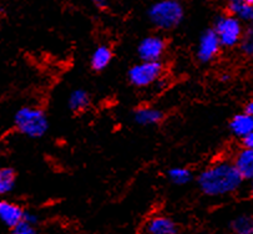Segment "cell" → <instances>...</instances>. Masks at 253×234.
<instances>
[{"label": "cell", "mask_w": 253, "mask_h": 234, "mask_svg": "<svg viewBox=\"0 0 253 234\" xmlns=\"http://www.w3.org/2000/svg\"><path fill=\"white\" fill-rule=\"evenodd\" d=\"M242 182L243 178L233 162L228 161H219L211 164L205 168L197 178L201 192L209 197L232 195L241 187Z\"/></svg>", "instance_id": "cell-1"}, {"label": "cell", "mask_w": 253, "mask_h": 234, "mask_svg": "<svg viewBox=\"0 0 253 234\" xmlns=\"http://www.w3.org/2000/svg\"><path fill=\"white\" fill-rule=\"evenodd\" d=\"M15 128L29 138H40L49 130V120L44 110L35 106H24L14 116Z\"/></svg>", "instance_id": "cell-2"}, {"label": "cell", "mask_w": 253, "mask_h": 234, "mask_svg": "<svg viewBox=\"0 0 253 234\" xmlns=\"http://www.w3.org/2000/svg\"><path fill=\"white\" fill-rule=\"evenodd\" d=\"M183 6L177 0H159L149 9L152 25L161 30H172L183 20Z\"/></svg>", "instance_id": "cell-3"}, {"label": "cell", "mask_w": 253, "mask_h": 234, "mask_svg": "<svg viewBox=\"0 0 253 234\" xmlns=\"http://www.w3.org/2000/svg\"><path fill=\"white\" fill-rule=\"evenodd\" d=\"M222 47H233L238 45L243 37V28L240 19L235 15H222L217 18L213 26Z\"/></svg>", "instance_id": "cell-4"}, {"label": "cell", "mask_w": 253, "mask_h": 234, "mask_svg": "<svg viewBox=\"0 0 253 234\" xmlns=\"http://www.w3.org/2000/svg\"><path fill=\"white\" fill-rule=\"evenodd\" d=\"M162 74H164V65L161 61L141 60V63L135 64L128 70L127 78L131 85L144 89L159 81Z\"/></svg>", "instance_id": "cell-5"}, {"label": "cell", "mask_w": 253, "mask_h": 234, "mask_svg": "<svg viewBox=\"0 0 253 234\" xmlns=\"http://www.w3.org/2000/svg\"><path fill=\"white\" fill-rule=\"evenodd\" d=\"M221 42L213 29H207L200 37L197 49H196V57L202 64H209L216 59L217 55L221 51Z\"/></svg>", "instance_id": "cell-6"}, {"label": "cell", "mask_w": 253, "mask_h": 234, "mask_svg": "<svg viewBox=\"0 0 253 234\" xmlns=\"http://www.w3.org/2000/svg\"><path fill=\"white\" fill-rule=\"evenodd\" d=\"M166 40L159 35L144 38L137 46V55L145 61H161L166 52Z\"/></svg>", "instance_id": "cell-7"}, {"label": "cell", "mask_w": 253, "mask_h": 234, "mask_svg": "<svg viewBox=\"0 0 253 234\" xmlns=\"http://www.w3.org/2000/svg\"><path fill=\"white\" fill-rule=\"evenodd\" d=\"M145 232L150 234H176L178 232L177 224L166 216H154L147 219Z\"/></svg>", "instance_id": "cell-8"}, {"label": "cell", "mask_w": 253, "mask_h": 234, "mask_svg": "<svg viewBox=\"0 0 253 234\" xmlns=\"http://www.w3.org/2000/svg\"><path fill=\"white\" fill-rule=\"evenodd\" d=\"M24 209L9 200H0V222L8 228H13L23 219Z\"/></svg>", "instance_id": "cell-9"}, {"label": "cell", "mask_w": 253, "mask_h": 234, "mask_svg": "<svg viewBox=\"0 0 253 234\" xmlns=\"http://www.w3.org/2000/svg\"><path fill=\"white\" fill-rule=\"evenodd\" d=\"M236 169L241 174V177L245 180H252L253 178V149H246L243 147L233 159Z\"/></svg>", "instance_id": "cell-10"}, {"label": "cell", "mask_w": 253, "mask_h": 234, "mask_svg": "<svg viewBox=\"0 0 253 234\" xmlns=\"http://www.w3.org/2000/svg\"><path fill=\"white\" fill-rule=\"evenodd\" d=\"M164 118V112L154 107H138L133 112V121L140 126L159 125Z\"/></svg>", "instance_id": "cell-11"}, {"label": "cell", "mask_w": 253, "mask_h": 234, "mask_svg": "<svg viewBox=\"0 0 253 234\" xmlns=\"http://www.w3.org/2000/svg\"><path fill=\"white\" fill-rule=\"evenodd\" d=\"M114 52L109 45H99L96 49L92 51L91 57H90V65L94 71H104L105 69L109 68L111 64Z\"/></svg>", "instance_id": "cell-12"}, {"label": "cell", "mask_w": 253, "mask_h": 234, "mask_svg": "<svg viewBox=\"0 0 253 234\" xmlns=\"http://www.w3.org/2000/svg\"><path fill=\"white\" fill-rule=\"evenodd\" d=\"M230 130L233 135L242 138L253 131V117L246 111L235 115L230 121Z\"/></svg>", "instance_id": "cell-13"}, {"label": "cell", "mask_w": 253, "mask_h": 234, "mask_svg": "<svg viewBox=\"0 0 253 234\" xmlns=\"http://www.w3.org/2000/svg\"><path fill=\"white\" fill-rule=\"evenodd\" d=\"M90 101H91V99H90V95L86 90L76 89L71 91L68 100V105L69 109L73 112H81L89 107Z\"/></svg>", "instance_id": "cell-14"}, {"label": "cell", "mask_w": 253, "mask_h": 234, "mask_svg": "<svg viewBox=\"0 0 253 234\" xmlns=\"http://www.w3.org/2000/svg\"><path fill=\"white\" fill-rule=\"evenodd\" d=\"M15 171L10 167H1L0 168V195H5L10 193L15 187Z\"/></svg>", "instance_id": "cell-15"}, {"label": "cell", "mask_w": 253, "mask_h": 234, "mask_svg": "<svg viewBox=\"0 0 253 234\" xmlns=\"http://www.w3.org/2000/svg\"><path fill=\"white\" fill-rule=\"evenodd\" d=\"M167 177L173 185L185 186L192 181L193 174L190 169L185 168V167H173V168L169 169Z\"/></svg>", "instance_id": "cell-16"}, {"label": "cell", "mask_w": 253, "mask_h": 234, "mask_svg": "<svg viewBox=\"0 0 253 234\" xmlns=\"http://www.w3.org/2000/svg\"><path fill=\"white\" fill-rule=\"evenodd\" d=\"M231 229L237 234H253V217H237L231 222Z\"/></svg>", "instance_id": "cell-17"}, {"label": "cell", "mask_w": 253, "mask_h": 234, "mask_svg": "<svg viewBox=\"0 0 253 234\" xmlns=\"http://www.w3.org/2000/svg\"><path fill=\"white\" fill-rule=\"evenodd\" d=\"M241 49L247 56L253 57V25L248 28L246 33H243L242 40H241Z\"/></svg>", "instance_id": "cell-18"}, {"label": "cell", "mask_w": 253, "mask_h": 234, "mask_svg": "<svg viewBox=\"0 0 253 234\" xmlns=\"http://www.w3.org/2000/svg\"><path fill=\"white\" fill-rule=\"evenodd\" d=\"M235 16H237L241 21H247V23H253V5L248 4L246 1L245 4L240 6V8L236 10V13L233 14Z\"/></svg>", "instance_id": "cell-19"}, {"label": "cell", "mask_w": 253, "mask_h": 234, "mask_svg": "<svg viewBox=\"0 0 253 234\" xmlns=\"http://www.w3.org/2000/svg\"><path fill=\"white\" fill-rule=\"evenodd\" d=\"M11 231H13V233L15 234H34L38 232L37 227L30 224L29 222L24 221V219H21L15 227H13Z\"/></svg>", "instance_id": "cell-20"}, {"label": "cell", "mask_w": 253, "mask_h": 234, "mask_svg": "<svg viewBox=\"0 0 253 234\" xmlns=\"http://www.w3.org/2000/svg\"><path fill=\"white\" fill-rule=\"evenodd\" d=\"M23 219L26 222H29L30 224H33V226H35V227H37L38 223H39V216L35 213H33V212L24 211Z\"/></svg>", "instance_id": "cell-21"}, {"label": "cell", "mask_w": 253, "mask_h": 234, "mask_svg": "<svg viewBox=\"0 0 253 234\" xmlns=\"http://www.w3.org/2000/svg\"><path fill=\"white\" fill-rule=\"evenodd\" d=\"M245 3L246 0H228V9H230L231 14L233 15V14L236 13V10Z\"/></svg>", "instance_id": "cell-22"}, {"label": "cell", "mask_w": 253, "mask_h": 234, "mask_svg": "<svg viewBox=\"0 0 253 234\" xmlns=\"http://www.w3.org/2000/svg\"><path fill=\"white\" fill-rule=\"evenodd\" d=\"M241 140H242L243 147H246V149H253V131L247 133L246 136H243Z\"/></svg>", "instance_id": "cell-23"}, {"label": "cell", "mask_w": 253, "mask_h": 234, "mask_svg": "<svg viewBox=\"0 0 253 234\" xmlns=\"http://www.w3.org/2000/svg\"><path fill=\"white\" fill-rule=\"evenodd\" d=\"M91 1L99 9H105L107 6V4H109V0H91Z\"/></svg>", "instance_id": "cell-24"}, {"label": "cell", "mask_w": 253, "mask_h": 234, "mask_svg": "<svg viewBox=\"0 0 253 234\" xmlns=\"http://www.w3.org/2000/svg\"><path fill=\"white\" fill-rule=\"evenodd\" d=\"M245 111L247 112V114H250L251 116L253 117V100H252V101H250V102H248L247 105H246V109H245Z\"/></svg>", "instance_id": "cell-25"}, {"label": "cell", "mask_w": 253, "mask_h": 234, "mask_svg": "<svg viewBox=\"0 0 253 234\" xmlns=\"http://www.w3.org/2000/svg\"><path fill=\"white\" fill-rule=\"evenodd\" d=\"M251 192H252V195H253V178L251 180Z\"/></svg>", "instance_id": "cell-26"}, {"label": "cell", "mask_w": 253, "mask_h": 234, "mask_svg": "<svg viewBox=\"0 0 253 234\" xmlns=\"http://www.w3.org/2000/svg\"><path fill=\"white\" fill-rule=\"evenodd\" d=\"M248 4H251V5H253V0H246Z\"/></svg>", "instance_id": "cell-27"}]
</instances>
